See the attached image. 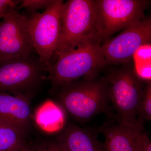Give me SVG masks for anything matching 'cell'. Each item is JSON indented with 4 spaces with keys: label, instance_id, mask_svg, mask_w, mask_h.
I'll return each instance as SVG.
<instances>
[{
    "label": "cell",
    "instance_id": "obj_1",
    "mask_svg": "<svg viewBox=\"0 0 151 151\" xmlns=\"http://www.w3.org/2000/svg\"><path fill=\"white\" fill-rule=\"evenodd\" d=\"M101 41L81 44L70 50L55 55V62L47 69L54 90L81 78L97 77L108 63L101 49Z\"/></svg>",
    "mask_w": 151,
    "mask_h": 151
},
{
    "label": "cell",
    "instance_id": "obj_2",
    "mask_svg": "<svg viewBox=\"0 0 151 151\" xmlns=\"http://www.w3.org/2000/svg\"><path fill=\"white\" fill-rule=\"evenodd\" d=\"M60 106L78 122H89L106 112L110 104L107 79L82 78L59 87Z\"/></svg>",
    "mask_w": 151,
    "mask_h": 151
},
{
    "label": "cell",
    "instance_id": "obj_3",
    "mask_svg": "<svg viewBox=\"0 0 151 151\" xmlns=\"http://www.w3.org/2000/svg\"><path fill=\"white\" fill-rule=\"evenodd\" d=\"M96 1L69 0L63 4L61 34L55 55L89 42L102 41L98 33Z\"/></svg>",
    "mask_w": 151,
    "mask_h": 151
},
{
    "label": "cell",
    "instance_id": "obj_4",
    "mask_svg": "<svg viewBox=\"0 0 151 151\" xmlns=\"http://www.w3.org/2000/svg\"><path fill=\"white\" fill-rule=\"evenodd\" d=\"M110 103L116 111L118 122L124 127L143 130L138 124L139 107L145 89L134 71L123 69L106 78Z\"/></svg>",
    "mask_w": 151,
    "mask_h": 151
},
{
    "label": "cell",
    "instance_id": "obj_5",
    "mask_svg": "<svg viewBox=\"0 0 151 151\" xmlns=\"http://www.w3.org/2000/svg\"><path fill=\"white\" fill-rule=\"evenodd\" d=\"M63 4V1L54 0L42 13L33 12L27 16L28 30L34 50L47 69L59 42Z\"/></svg>",
    "mask_w": 151,
    "mask_h": 151
},
{
    "label": "cell",
    "instance_id": "obj_6",
    "mask_svg": "<svg viewBox=\"0 0 151 151\" xmlns=\"http://www.w3.org/2000/svg\"><path fill=\"white\" fill-rule=\"evenodd\" d=\"M97 27L102 40L145 18L150 1L97 0Z\"/></svg>",
    "mask_w": 151,
    "mask_h": 151
},
{
    "label": "cell",
    "instance_id": "obj_7",
    "mask_svg": "<svg viewBox=\"0 0 151 151\" xmlns=\"http://www.w3.org/2000/svg\"><path fill=\"white\" fill-rule=\"evenodd\" d=\"M46 66L31 56L0 63V92L29 95L43 79Z\"/></svg>",
    "mask_w": 151,
    "mask_h": 151
},
{
    "label": "cell",
    "instance_id": "obj_8",
    "mask_svg": "<svg viewBox=\"0 0 151 151\" xmlns=\"http://www.w3.org/2000/svg\"><path fill=\"white\" fill-rule=\"evenodd\" d=\"M34 49L30 38L27 16L11 8L0 23V63L31 56Z\"/></svg>",
    "mask_w": 151,
    "mask_h": 151
},
{
    "label": "cell",
    "instance_id": "obj_9",
    "mask_svg": "<svg viewBox=\"0 0 151 151\" xmlns=\"http://www.w3.org/2000/svg\"><path fill=\"white\" fill-rule=\"evenodd\" d=\"M151 19L144 18L105 41L101 47L107 62H126L142 45L151 42Z\"/></svg>",
    "mask_w": 151,
    "mask_h": 151
},
{
    "label": "cell",
    "instance_id": "obj_10",
    "mask_svg": "<svg viewBox=\"0 0 151 151\" xmlns=\"http://www.w3.org/2000/svg\"><path fill=\"white\" fill-rule=\"evenodd\" d=\"M29 96L0 92V121L26 132L30 119Z\"/></svg>",
    "mask_w": 151,
    "mask_h": 151
},
{
    "label": "cell",
    "instance_id": "obj_11",
    "mask_svg": "<svg viewBox=\"0 0 151 151\" xmlns=\"http://www.w3.org/2000/svg\"><path fill=\"white\" fill-rule=\"evenodd\" d=\"M56 141L67 151H106L95 130L74 124L66 127Z\"/></svg>",
    "mask_w": 151,
    "mask_h": 151
},
{
    "label": "cell",
    "instance_id": "obj_12",
    "mask_svg": "<svg viewBox=\"0 0 151 151\" xmlns=\"http://www.w3.org/2000/svg\"><path fill=\"white\" fill-rule=\"evenodd\" d=\"M118 123L108 124L100 129L105 138L103 143L106 151H136L134 130Z\"/></svg>",
    "mask_w": 151,
    "mask_h": 151
},
{
    "label": "cell",
    "instance_id": "obj_13",
    "mask_svg": "<svg viewBox=\"0 0 151 151\" xmlns=\"http://www.w3.org/2000/svg\"><path fill=\"white\" fill-rule=\"evenodd\" d=\"M63 108L52 101H47L37 111L35 119L41 128L53 132L62 128L65 122Z\"/></svg>",
    "mask_w": 151,
    "mask_h": 151
},
{
    "label": "cell",
    "instance_id": "obj_14",
    "mask_svg": "<svg viewBox=\"0 0 151 151\" xmlns=\"http://www.w3.org/2000/svg\"><path fill=\"white\" fill-rule=\"evenodd\" d=\"M26 132L0 121V151H22L27 144Z\"/></svg>",
    "mask_w": 151,
    "mask_h": 151
},
{
    "label": "cell",
    "instance_id": "obj_15",
    "mask_svg": "<svg viewBox=\"0 0 151 151\" xmlns=\"http://www.w3.org/2000/svg\"><path fill=\"white\" fill-rule=\"evenodd\" d=\"M134 62V72L142 81L150 82L151 80V42L143 45L132 56Z\"/></svg>",
    "mask_w": 151,
    "mask_h": 151
},
{
    "label": "cell",
    "instance_id": "obj_16",
    "mask_svg": "<svg viewBox=\"0 0 151 151\" xmlns=\"http://www.w3.org/2000/svg\"><path fill=\"white\" fill-rule=\"evenodd\" d=\"M151 119V83L148 82L139 107L138 121L139 127L143 130V125Z\"/></svg>",
    "mask_w": 151,
    "mask_h": 151
},
{
    "label": "cell",
    "instance_id": "obj_17",
    "mask_svg": "<svg viewBox=\"0 0 151 151\" xmlns=\"http://www.w3.org/2000/svg\"><path fill=\"white\" fill-rule=\"evenodd\" d=\"M133 134L136 151H151V141L146 133L134 129Z\"/></svg>",
    "mask_w": 151,
    "mask_h": 151
},
{
    "label": "cell",
    "instance_id": "obj_18",
    "mask_svg": "<svg viewBox=\"0 0 151 151\" xmlns=\"http://www.w3.org/2000/svg\"><path fill=\"white\" fill-rule=\"evenodd\" d=\"M54 0H23L20 1L19 9H26L31 12H36L40 9L45 10L53 3Z\"/></svg>",
    "mask_w": 151,
    "mask_h": 151
},
{
    "label": "cell",
    "instance_id": "obj_19",
    "mask_svg": "<svg viewBox=\"0 0 151 151\" xmlns=\"http://www.w3.org/2000/svg\"><path fill=\"white\" fill-rule=\"evenodd\" d=\"M37 147L40 151H67L56 140L43 142Z\"/></svg>",
    "mask_w": 151,
    "mask_h": 151
},
{
    "label": "cell",
    "instance_id": "obj_20",
    "mask_svg": "<svg viewBox=\"0 0 151 151\" xmlns=\"http://www.w3.org/2000/svg\"><path fill=\"white\" fill-rule=\"evenodd\" d=\"M19 1L0 0V23L11 8H16Z\"/></svg>",
    "mask_w": 151,
    "mask_h": 151
},
{
    "label": "cell",
    "instance_id": "obj_21",
    "mask_svg": "<svg viewBox=\"0 0 151 151\" xmlns=\"http://www.w3.org/2000/svg\"><path fill=\"white\" fill-rule=\"evenodd\" d=\"M22 151H40L37 147H31L27 145Z\"/></svg>",
    "mask_w": 151,
    "mask_h": 151
}]
</instances>
